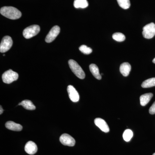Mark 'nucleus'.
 I'll list each match as a JSON object with an SVG mask.
<instances>
[{
	"instance_id": "2eb2a0df",
	"label": "nucleus",
	"mask_w": 155,
	"mask_h": 155,
	"mask_svg": "<svg viewBox=\"0 0 155 155\" xmlns=\"http://www.w3.org/2000/svg\"><path fill=\"white\" fill-rule=\"evenodd\" d=\"M153 97V94L151 93L145 94H144L142 95L140 98V105L142 106L146 105L149 102Z\"/></svg>"
},
{
	"instance_id": "393cba45",
	"label": "nucleus",
	"mask_w": 155,
	"mask_h": 155,
	"mask_svg": "<svg viewBox=\"0 0 155 155\" xmlns=\"http://www.w3.org/2000/svg\"><path fill=\"white\" fill-rule=\"evenodd\" d=\"M153 62L154 63V64H155V58L153 59Z\"/></svg>"
},
{
	"instance_id": "f3484780",
	"label": "nucleus",
	"mask_w": 155,
	"mask_h": 155,
	"mask_svg": "<svg viewBox=\"0 0 155 155\" xmlns=\"http://www.w3.org/2000/svg\"><path fill=\"white\" fill-rule=\"evenodd\" d=\"M87 0H75L74 6L76 8H85L88 7Z\"/></svg>"
},
{
	"instance_id": "1a4fd4ad",
	"label": "nucleus",
	"mask_w": 155,
	"mask_h": 155,
	"mask_svg": "<svg viewBox=\"0 0 155 155\" xmlns=\"http://www.w3.org/2000/svg\"><path fill=\"white\" fill-rule=\"evenodd\" d=\"M67 91L71 101L73 102H77L79 101V94L74 87L72 85H69L67 87Z\"/></svg>"
},
{
	"instance_id": "f03ea898",
	"label": "nucleus",
	"mask_w": 155,
	"mask_h": 155,
	"mask_svg": "<svg viewBox=\"0 0 155 155\" xmlns=\"http://www.w3.org/2000/svg\"><path fill=\"white\" fill-rule=\"evenodd\" d=\"M69 67L74 74L80 79H83L85 77V74L83 69L76 61L70 60L68 62Z\"/></svg>"
},
{
	"instance_id": "a878e982",
	"label": "nucleus",
	"mask_w": 155,
	"mask_h": 155,
	"mask_svg": "<svg viewBox=\"0 0 155 155\" xmlns=\"http://www.w3.org/2000/svg\"><path fill=\"white\" fill-rule=\"evenodd\" d=\"M153 155H155V153H154L153 154Z\"/></svg>"
},
{
	"instance_id": "a211bd4d",
	"label": "nucleus",
	"mask_w": 155,
	"mask_h": 155,
	"mask_svg": "<svg viewBox=\"0 0 155 155\" xmlns=\"http://www.w3.org/2000/svg\"><path fill=\"white\" fill-rule=\"evenodd\" d=\"M141 86L143 88H149L155 86V78H152L144 81L142 84Z\"/></svg>"
},
{
	"instance_id": "0eeeda50",
	"label": "nucleus",
	"mask_w": 155,
	"mask_h": 155,
	"mask_svg": "<svg viewBox=\"0 0 155 155\" xmlns=\"http://www.w3.org/2000/svg\"><path fill=\"white\" fill-rule=\"evenodd\" d=\"M60 31L61 29L59 26L56 25L54 26L47 35L45 41L47 43H51L54 41L60 33Z\"/></svg>"
},
{
	"instance_id": "5701e85b",
	"label": "nucleus",
	"mask_w": 155,
	"mask_h": 155,
	"mask_svg": "<svg viewBox=\"0 0 155 155\" xmlns=\"http://www.w3.org/2000/svg\"><path fill=\"white\" fill-rule=\"evenodd\" d=\"M149 113L151 114H155V102L153 104L149 109Z\"/></svg>"
},
{
	"instance_id": "9d476101",
	"label": "nucleus",
	"mask_w": 155,
	"mask_h": 155,
	"mask_svg": "<svg viewBox=\"0 0 155 155\" xmlns=\"http://www.w3.org/2000/svg\"><path fill=\"white\" fill-rule=\"evenodd\" d=\"M94 123L102 131L105 133H107L110 131V128L107 122L104 119L101 118H96L95 119Z\"/></svg>"
},
{
	"instance_id": "ddd939ff",
	"label": "nucleus",
	"mask_w": 155,
	"mask_h": 155,
	"mask_svg": "<svg viewBox=\"0 0 155 155\" xmlns=\"http://www.w3.org/2000/svg\"><path fill=\"white\" fill-rule=\"evenodd\" d=\"M131 70V66L129 63L125 62L121 64L120 67V71L124 76H128Z\"/></svg>"
},
{
	"instance_id": "f8f14e48",
	"label": "nucleus",
	"mask_w": 155,
	"mask_h": 155,
	"mask_svg": "<svg viewBox=\"0 0 155 155\" xmlns=\"http://www.w3.org/2000/svg\"><path fill=\"white\" fill-rule=\"evenodd\" d=\"M5 126L9 130H14V131H21L22 129V125L12 121H8L6 122Z\"/></svg>"
},
{
	"instance_id": "39448f33",
	"label": "nucleus",
	"mask_w": 155,
	"mask_h": 155,
	"mask_svg": "<svg viewBox=\"0 0 155 155\" xmlns=\"http://www.w3.org/2000/svg\"><path fill=\"white\" fill-rule=\"evenodd\" d=\"M142 34L145 38H153L155 35V24L151 22L143 27Z\"/></svg>"
},
{
	"instance_id": "412c9836",
	"label": "nucleus",
	"mask_w": 155,
	"mask_h": 155,
	"mask_svg": "<svg viewBox=\"0 0 155 155\" xmlns=\"http://www.w3.org/2000/svg\"><path fill=\"white\" fill-rule=\"evenodd\" d=\"M112 37L114 40L118 42L123 41L125 39V35L120 32H116L114 33Z\"/></svg>"
},
{
	"instance_id": "bb28decb",
	"label": "nucleus",
	"mask_w": 155,
	"mask_h": 155,
	"mask_svg": "<svg viewBox=\"0 0 155 155\" xmlns=\"http://www.w3.org/2000/svg\"><path fill=\"white\" fill-rule=\"evenodd\" d=\"M3 56H5V54L3 55Z\"/></svg>"
},
{
	"instance_id": "b1692460",
	"label": "nucleus",
	"mask_w": 155,
	"mask_h": 155,
	"mask_svg": "<svg viewBox=\"0 0 155 155\" xmlns=\"http://www.w3.org/2000/svg\"><path fill=\"white\" fill-rule=\"evenodd\" d=\"M1 111H0V114L2 115V114H3V111H4V110H3L2 107V106H1Z\"/></svg>"
},
{
	"instance_id": "aec40b11",
	"label": "nucleus",
	"mask_w": 155,
	"mask_h": 155,
	"mask_svg": "<svg viewBox=\"0 0 155 155\" xmlns=\"http://www.w3.org/2000/svg\"><path fill=\"white\" fill-rule=\"evenodd\" d=\"M119 6L124 9H127L130 7V0H117Z\"/></svg>"
},
{
	"instance_id": "4468645a",
	"label": "nucleus",
	"mask_w": 155,
	"mask_h": 155,
	"mask_svg": "<svg viewBox=\"0 0 155 155\" xmlns=\"http://www.w3.org/2000/svg\"><path fill=\"white\" fill-rule=\"evenodd\" d=\"M89 69L91 72L96 78L98 80L101 79V75L100 74L99 69L96 65L94 64H91L90 65Z\"/></svg>"
},
{
	"instance_id": "dca6fc26",
	"label": "nucleus",
	"mask_w": 155,
	"mask_h": 155,
	"mask_svg": "<svg viewBox=\"0 0 155 155\" xmlns=\"http://www.w3.org/2000/svg\"><path fill=\"white\" fill-rule=\"evenodd\" d=\"M18 105L22 106L25 109L27 110H35L36 108L32 102L29 100H24L21 103H19Z\"/></svg>"
},
{
	"instance_id": "7ed1b4c3",
	"label": "nucleus",
	"mask_w": 155,
	"mask_h": 155,
	"mask_svg": "<svg viewBox=\"0 0 155 155\" xmlns=\"http://www.w3.org/2000/svg\"><path fill=\"white\" fill-rule=\"evenodd\" d=\"M19 77L17 72H14L11 69L8 70L3 73L2 78L3 82L6 84H11L17 81Z\"/></svg>"
},
{
	"instance_id": "f257e3e1",
	"label": "nucleus",
	"mask_w": 155,
	"mask_h": 155,
	"mask_svg": "<svg viewBox=\"0 0 155 155\" xmlns=\"http://www.w3.org/2000/svg\"><path fill=\"white\" fill-rule=\"evenodd\" d=\"M0 13L4 17L11 19H19L22 13L19 10L13 7H4L1 8Z\"/></svg>"
},
{
	"instance_id": "423d86ee",
	"label": "nucleus",
	"mask_w": 155,
	"mask_h": 155,
	"mask_svg": "<svg viewBox=\"0 0 155 155\" xmlns=\"http://www.w3.org/2000/svg\"><path fill=\"white\" fill-rule=\"evenodd\" d=\"M13 41L10 36H6L3 38L0 45V52L5 53L12 47Z\"/></svg>"
},
{
	"instance_id": "20e7f679",
	"label": "nucleus",
	"mask_w": 155,
	"mask_h": 155,
	"mask_svg": "<svg viewBox=\"0 0 155 155\" xmlns=\"http://www.w3.org/2000/svg\"><path fill=\"white\" fill-rule=\"evenodd\" d=\"M40 28L38 25H31L24 29L23 31V36L26 39H29L35 36L39 32Z\"/></svg>"
},
{
	"instance_id": "6ab92c4d",
	"label": "nucleus",
	"mask_w": 155,
	"mask_h": 155,
	"mask_svg": "<svg viewBox=\"0 0 155 155\" xmlns=\"http://www.w3.org/2000/svg\"><path fill=\"white\" fill-rule=\"evenodd\" d=\"M133 136V133L132 130L130 129H127L125 130L123 134V138L125 141H130L131 139Z\"/></svg>"
},
{
	"instance_id": "4be33fe9",
	"label": "nucleus",
	"mask_w": 155,
	"mask_h": 155,
	"mask_svg": "<svg viewBox=\"0 0 155 155\" xmlns=\"http://www.w3.org/2000/svg\"><path fill=\"white\" fill-rule=\"evenodd\" d=\"M79 49L81 52L85 54H89L92 52V50L91 48L88 47L85 45L81 46L79 48Z\"/></svg>"
},
{
	"instance_id": "9b49d317",
	"label": "nucleus",
	"mask_w": 155,
	"mask_h": 155,
	"mask_svg": "<svg viewBox=\"0 0 155 155\" xmlns=\"http://www.w3.org/2000/svg\"><path fill=\"white\" fill-rule=\"evenodd\" d=\"M25 150L28 154H35L37 152V146L33 141H28L25 144Z\"/></svg>"
},
{
	"instance_id": "6e6552de",
	"label": "nucleus",
	"mask_w": 155,
	"mask_h": 155,
	"mask_svg": "<svg viewBox=\"0 0 155 155\" xmlns=\"http://www.w3.org/2000/svg\"><path fill=\"white\" fill-rule=\"evenodd\" d=\"M60 140L62 144L67 146L73 147L75 143V140L67 134H62L60 137Z\"/></svg>"
}]
</instances>
